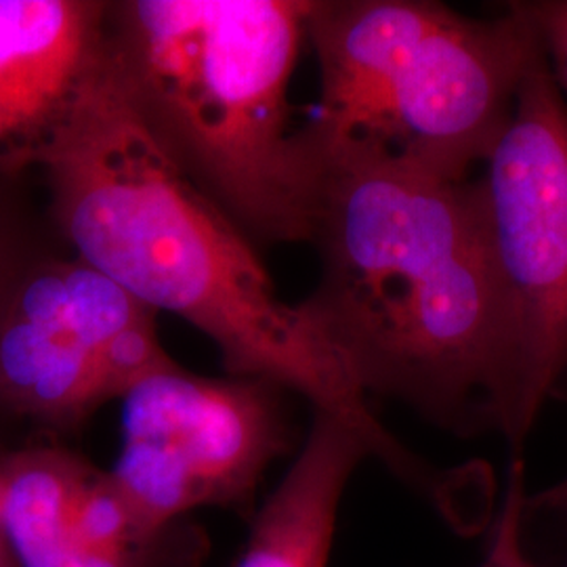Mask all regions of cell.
<instances>
[{"mask_svg":"<svg viewBox=\"0 0 567 567\" xmlns=\"http://www.w3.org/2000/svg\"><path fill=\"white\" fill-rule=\"evenodd\" d=\"M51 210L74 257L97 267L152 311H168L217 344L229 377L303 395L355 431L370 456L435 496L444 484L408 452L368 395L284 303L257 246L173 168L124 102L105 60L42 166Z\"/></svg>","mask_w":567,"mask_h":567,"instance_id":"6da1fadb","label":"cell"},{"mask_svg":"<svg viewBox=\"0 0 567 567\" xmlns=\"http://www.w3.org/2000/svg\"><path fill=\"white\" fill-rule=\"evenodd\" d=\"M318 137L324 171L309 244L320 278L301 316L365 395L444 425L486 419L498 301L473 177L381 143Z\"/></svg>","mask_w":567,"mask_h":567,"instance_id":"7a4b0ae2","label":"cell"},{"mask_svg":"<svg viewBox=\"0 0 567 567\" xmlns=\"http://www.w3.org/2000/svg\"><path fill=\"white\" fill-rule=\"evenodd\" d=\"M309 0H112L105 65L145 135L255 244H309L324 171L288 100Z\"/></svg>","mask_w":567,"mask_h":567,"instance_id":"3957f363","label":"cell"},{"mask_svg":"<svg viewBox=\"0 0 567 567\" xmlns=\"http://www.w3.org/2000/svg\"><path fill=\"white\" fill-rule=\"evenodd\" d=\"M482 166L473 185L498 301L486 421L519 454L567 370V100L538 42Z\"/></svg>","mask_w":567,"mask_h":567,"instance_id":"277c9868","label":"cell"},{"mask_svg":"<svg viewBox=\"0 0 567 567\" xmlns=\"http://www.w3.org/2000/svg\"><path fill=\"white\" fill-rule=\"evenodd\" d=\"M278 391L177 364L122 398V450L110 477L145 540L194 508L252 505L265 471L288 450Z\"/></svg>","mask_w":567,"mask_h":567,"instance_id":"5b68a950","label":"cell"},{"mask_svg":"<svg viewBox=\"0 0 567 567\" xmlns=\"http://www.w3.org/2000/svg\"><path fill=\"white\" fill-rule=\"evenodd\" d=\"M536 39L511 7L475 20L429 2L386 76L364 142L468 179L507 124Z\"/></svg>","mask_w":567,"mask_h":567,"instance_id":"8992f818","label":"cell"},{"mask_svg":"<svg viewBox=\"0 0 567 567\" xmlns=\"http://www.w3.org/2000/svg\"><path fill=\"white\" fill-rule=\"evenodd\" d=\"M156 313L97 267L32 259L0 299V404L53 426H76L105 402V347Z\"/></svg>","mask_w":567,"mask_h":567,"instance_id":"52a82bcc","label":"cell"},{"mask_svg":"<svg viewBox=\"0 0 567 567\" xmlns=\"http://www.w3.org/2000/svg\"><path fill=\"white\" fill-rule=\"evenodd\" d=\"M107 0H0V175L44 166L105 60Z\"/></svg>","mask_w":567,"mask_h":567,"instance_id":"ba28073f","label":"cell"},{"mask_svg":"<svg viewBox=\"0 0 567 567\" xmlns=\"http://www.w3.org/2000/svg\"><path fill=\"white\" fill-rule=\"evenodd\" d=\"M0 534L20 567H142L150 547L110 473L60 447L0 465Z\"/></svg>","mask_w":567,"mask_h":567,"instance_id":"9c48e42d","label":"cell"},{"mask_svg":"<svg viewBox=\"0 0 567 567\" xmlns=\"http://www.w3.org/2000/svg\"><path fill=\"white\" fill-rule=\"evenodd\" d=\"M370 456L364 440L324 412L297 461L259 511L238 567H326L337 513L355 466Z\"/></svg>","mask_w":567,"mask_h":567,"instance_id":"30bf717a","label":"cell"},{"mask_svg":"<svg viewBox=\"0 0 567 567\" xmlns=\"http://www.w3.org/2000/svg\"><path fill=\"white\" fill-rule=\"evenodd\" d=\"M511 548L522 567H567V475L527 498L522 475L511 480L507 503Z\"/></svg>","mask_w":567,"mask_h":567,"instance_id":"8fae6325","label":"cell"},{"mask_svg":"<svg viewBox=\"0 0 567 567\" xmlns=\"http://www.w3.org/2000/svg\"><path fill=\"white\" fill-rule=\"evenodd\" d=\"M526 21L548 70L567 100V0H529L508 4Z\"/></svg>","mask_w":567,"mask_h":567,"instance_id":"7c38bea8","label":"cell"},{"mask_svg":"<svg viewBox=\"0 0 567 567\" xmlns=\"http://www.w3.org/2000/svg\"><path fill=\"white\" fill-rule=\"evenodd\" d=\"M30 261L32 259L25 255L18 225L9 217V210L0 204V299Z\"/></svg>","mask_w":567,"mask_h":567,"instance_id":"4fadbf2b","label":"cell"},{"mask_svg":"<svg viewBox=\"0 0 567 567\" xmlns=\"http://www.w3.org/2000/svg\"><path fill=\"white\" fill-rule=\"evenodd\" d=\"M480 567H519L513 548H511V538H508V527L505 517L501 515V526L494 536L492 548L487 553L486 561Z\"/></svg>","mask_w":567,"mask_h":567,"instance_id":"5bb4252c","label":"cell"}]
</instances>
